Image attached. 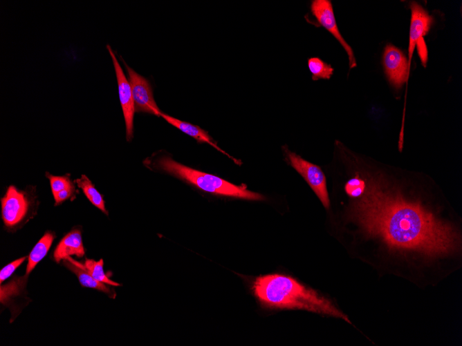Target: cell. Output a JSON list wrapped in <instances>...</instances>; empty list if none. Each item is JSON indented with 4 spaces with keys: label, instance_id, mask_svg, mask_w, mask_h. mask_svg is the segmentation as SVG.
Wrapping results in <instances>:
<instances>
[{
    "label": "cell",
    "instance_id": "obj_21",
    "mask_svg": "<svg viewBox=\"0 0 462 346\" xmlns=\"http://www.w3.org/2000/svg\"><path fill=\"white\" fill-rule=\"evenodd\" d=\"M26 259V256L20 258L10 262L1 270L0 272L1 285H2V282L12 274V273L24 262Z\"/></svg>",
    "mask_w": 462,
    "mask_h": 346
},
{
    "label": "cell",
    "instance_id": "obj_17",
    "mask_svg": "<svg viewBox=\"0 0 462 346\" xmlns=\"http://www.w3.org/2000/svg\"><path fill=\"white\" fill-rule=\"evenodd\" d=\"M75 182L78 187L83 191L84 195L91 204L108 215L109 213L105 208L104 200L102 195L95 188V186L89 177L85 175H82L81 177L76 179Z\"/></svg>",
    "mask_w": 462,
    "mask_h": 346
},
{
    "label": "cell",
    "instance_id": "obj_5",
    "mask_svg": "<svg viewBox=\"0 0 462 346\" xmlns=\"http://www.w3.org/2000/svg\"><path fill=\"white\" fill-rule=\"evenodd\" d=\"M1 215L6 228L12 229L26 221L29 215L32 199L26 191L10 186L1 199Z\"/></svg>",
    "mask_w": 462,
    "mask_h": 346
},
{
    "label": "cell",
    "instance_id": "obj_8",
    "mask_svg": "<svg viewBox=\"0 0 462 346\" xmlns=\"http://www.w3.org/2000/svg\"><path fill=\"white\" fill-rule=\"evenodd\" d=\"M123 62L129 75L135 110L160 116L162 112L154 100L152 88L149 80L136 73L124 61Z\"/></svg>",
    "mask_w": 462,
    "mask_h": 346
},
{
    "label": "cell",
    "instance_id": "obj_22",
    "mask_svg": "<svg viewBox=\"0 0 462 346\" xmlns=\"http://www.w3.org/2000/svg\"><path fill=\"white\" fill-rule=\"evenodd\" d=\"M416 47L417 48L418 53L423 66L426 67L428 52L424 37L419 39L416 43Z\"/></svg>",
    "mask_w": 462,
    "mask_h": 346
},
{
    "label": "cell",
    "instance_id": "obj_19",
    "mask_svg": "<svg viewBox=\"0 0 462 346\" xmlns=\"http://www.w3.org/2000/svg\"><path fill=\"white\" fill-rule=\"evenodd\" d=\"M104 261L100 259L99 261L94 260L86 259L84 266L89 271V273L97 280L112 286H120V284L115 282L105 274L103 269Z\"/></svg>",
    "mask_w": 462,
    "mask_h": 346
},
{
    "label": "cell",
    "instance_id": "obj_9",
    "mask_svg": "<svg viewBox=\"0 0 462 346\" xmlns=\"http://www.w3.org/2000/svg\"><path fill=\"white\" fill-rule=\"evenodd\" d=\"M112 58L118 87L120 102L121 104L126 127V138L131 140L133 134V116L135 106L132 91L129 81L127 79L124 73L109 45L107 46Z\"/></svg>",
    "mask_w": 462,
    "mask_h": 346
},
{
    "label": "cell",
    "instance_id": "obj_11",
    "mask_svg": "<svg viewBox=\"0 0 462 346\" xmlns=\"http://www.w3.org/2000/svg\"><path fill=\"white\" fill-rule=\"evenodd\" d=\"M160 117H162L171 125L175 126L182 132L194 138L198 142L207 143L210 144L215 149H216L218 151H220L221 153L227 155L229 158L232 160L235 164L238 165L241 164L242 162L240 160H238L237 159L232 157L225 151L221 149L216 144V142L211 137L209 133L206 131L201 128V127L190 124L189 122H183L172 116L165 114L163 112L160 114Z\"/></svg>",
    "mask_w": 462,
    "mask_h": 346
},
{
    "label": "cell",
    "instance_id": "obj_12",
    "mask_svg": "<svg viewBox=\"0 0 462 346\" xmlns=\"http://www.w3.org/2000/svg\"><path fill=\"white\" fill-rule=\"evenodd\" d=\"M72 255L78 258L84 256L81 231L77 229H73L61 240L55 249L53 258L56 262H59Z\"/></svg>",
    "mask_w": 462,
    "mask_h": 346
},
{
    "label": "cell",
    "instance_id": "obj_6",
    "mask_svg": "<svg viewBox=\"0 0 462 346\" xmlns=\"http://www.w3.org/2000/svg\"><path fill=\"white\" fill-rule=\"evenodd\" d=\"M310 10L317 23L329 32L343 47L348 56L349 69L356 67L353 50L340 32L331 1L313 0L310 4Z\"/></svg>",
    "mask_w": 462,
    "mask_h": 346
},
{
    "label": "cell",
    "instance_id": "obj_15",
    "mask_svg": "<svg viewBox=\"0 0 462 346\" xmlns=\"http://www.w3.org/2000/svg\"><path fill=\"white\" fill-rule=\"evenodd\" d=\"M55 238V233L47 231L35 245L28 257L26 274L29 273L36 265L46 256Z\"/></svg>",
    "mask_w": 462,
    "mask_h": 346
},
{
    "label": "cell",
    "instance_id": "obj_20",
    "mask_svg": "<svg viewBox=\"0 0 462 346\" xmlns=\"http://www.w3.org/2000/svg\"><path fill=\"white\" fill-rule=\"evenodd\" d=\"M365 189L366 183L363 178L358 175L350 179L344 186L346 193L352 198L361 197L364 194Z\"/></svg>",
    "mask_w": 462,
    "mask_h": 346
},
{
    "label": "cell",
    "instance_id": "obj_13",
    "mask_svg": "<svg viewBox=\"0 0 462 346\" xmlns=\"http://www.w3.org/2000/svg\"><path fill=\"white\" fill-rule=\"evenodd\" d=\"M63 263L64 265L77 276L82 286L102 291L107 294L110 298H115V292L114 290L104 285L103 282L95 279L82 264L75 261L71 257L64 259Z\"/></svg>",
    "mask_w": 462,
    "mask_h": 346
},
{
    "label": "cell",
    "instance_id": "obj_4",
    "mask_svg": "<svg viewBox=\"0 0 462 346\" xmlns=\"http://www.w3.org/2000/svg\"><path fill=\"white\" fill-rule=\"evenodd\" d=\"M286 160L306 181L326 209L330 206L326 177L320 166L311 163L291 151L286 145L282 146Z\"/></svg>",
    "mask_w": 462,
    "mask_h": 346
},
{
    "label": "cell",
    "instance_id": "obj_7",
    "mask_svg": "<svg viewBox=\"0 0 462 346\" xmlns=\"http://www.w3.org/2000/svg\"><path fill=\"white\" fill-rule=\"evenodd\" d=\"M382 65L389 84L400 90L405 82H407L410 68L408 59L403 50L391 44L384 49Z\"/></svg>",
    "mask_w": 462,
    "mask_h": 346
},
{
    "label": "cell",
    "instance_id": "obj_3",
    "mask_svg": "<svg viewBox=\"0 0 462 346\" xmlns=\"http://www.w3.org/2000/svg\"><path fill=\"white\" fill-rule=\"evenodd\" d=\"M153 166L208 193L250 200H265L263 195L248 190L245 184H234L218 176L185 166L168 156L156 160Z\"/></svg>",
    "mask_w": 462,
    "mask_h": 346
},
{
    "label": "cell",
    "instance_id": "obj_18",
    "mask_svg": "<svg viewBox=\"0 0 462 346\" xmlns=\"http://www.w3.org/2000/svg\"><path fill=\"white\" fill-rule=\"evenodd\" d=\"M307 66L313 81L319 79H330L333 75L334 69L328 64L317 57L308 59Z\"/></svg>",
    "mask_w": 462,
    "mask_h": 346
},
{
    "label": "cell",
    "instance_id": "obj_1",
    "mask_svg": "<svg viewBox=\"0 0 462 346\" xmlns=\"http://www.w3.org/2000/svg\"><path fill=\"white\" fill-rule=\"evenodd\" d=\"M349 215L365 234L396 252L436 258L460 247L459 233L451 224L379 180L367 179L364 193L352 204Z\"/></svg>",
    "mask_w": 462,
    "mask_h": 346
},
{
    "label": "cell",
    "instance_id": "obj_10",
    "mask_svg": "<svg viewBox=\"0 0 462 346\" xmlns=\"http://www.w3.org/2000/svg\"><path fill=\"white\" fill-rule=\"evenodd\" d=\"M409 8L411 10V20L407 59L410 68L416 43L420 38L424 37L429 32L434 23V18L422 6L416 1H412L409 3Z\"/></svg>",
    "mask_w": 462,
    "mask_h": 346
},
{
    "label": "cell",
    "instance_id": "obj_14",
    "mask_svg": "<svg viewBox=\"0 0 462 346\" xmlns=\"http://www.w3.org/2000/svg\"><path fill=\"white\" fill-rule=\"evenodd\" d=\"M46 175L50 181L51 191L55 201V205L62 203L75 194L76 189L69 174L55 176L46 173Z\"/></svg>",
    "mask_w": 462,
    "mask_h": 346
},
{
    "label": "cell",
    "instance_id": "obj_16",
    "mask_svg": "<svg viewBox=\"0 0 462 346\" xmlns=\"http://www.w3.org/2000/svg\"><path fill=\"white\" fill-rule=\"evenodd\" d=\"M28 275L21 277H15L10 282L5 285H1L0 301L4 306H8L11 300L19 296L24 290Z\"/></svg>",
    "mask_w": 462,
    "mask_h": 346
},
{
    "label": "cell",
    "instance_id": "obj_2",
    "mask_svg": "<svg viewBox=\"0 0 462 346\" xmlns=\"http://www.w3.org/2000/svg\"><path fill=\"white\" fill-rule=\"evenodd\" d=\"M252 291L261 305L270 309H303L342 318L348 317L329 299L293 277L279 273L257 277Z\"/></svg>",
    "mask_w": 462,
    "mask_h": 346
}]
</instances>
